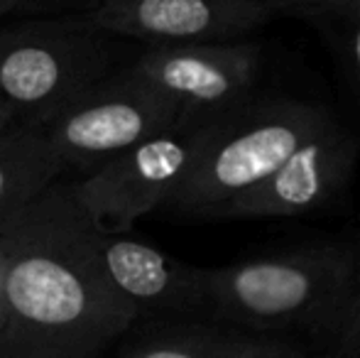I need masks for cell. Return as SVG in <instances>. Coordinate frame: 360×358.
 <instances>
[{
    "mask_svg": "<svg viewBox=\"0 0 360 358\" xmlns=\"http://www.w3.org/2000/svg\"><path fill=\"white\" fill-rule=\"evenodd\" d=\"M62 172L44 130L8 125L0 133V224L32 204Z\"/></svg>",
    "mask_w": 360,
    "mask_h": 358,
    "instance_id": "12",
    "label": "cell"
},
{
    "mask_svg": "<svg viewBox=\"0 0 360 358\" xmlns=\"http://www.w3.org/2000/svg\"><path fill=\"white\" fill-rule=\"evenodd\" d=\"M44 10V5L27 3V0H0V20L8 18V15H30Z\"/></svg>",
    "mask_w": 360,
    "mask_h": 358,
    "instance_id": "16",
    "label": "cell"
},
{
    "mask_svg": "<svg viewBox=\"0 0 360 358\" xmlns=\"http://www.w3.org/2000/svg\"><path fill=\"white\" fill-rule=\"evenodd\" d=\"M323 34H326V39L333 47L346 89L356 96L360 106V25H356V27L323 30Z\"/></svg>",
    "mask_w": 360,
    "mask_h": 358,
    "instance_id": "14",
    "label": "cell"
},
{
    "mask_svg": "<svg viewBox=\"0 0 360 358\" xmlns=\"http://www.w3.org/2000/svg\"><path fill=\"white\" fill-rule=\"evenodd\" d=\"M0 110H3V108H0ZM5 118H8V115H5Z\"/></svg>",
    "mask_w": 360,
    "mask_h": 358,
    "instance_id": "19",
    "label": "cell"
},
{
    "mask_svg": "<svg viewBox=\"0 0 360 358\" xmlns=\"http://www.w3.org/2000/svg\"><path fill=\"white\" fill-rule=\"evenodd\" d=\"M98 260L113 290L138 317H201L206 314V272L143 241L98 231Z\"/></svg>",
    "mask_w": 360,
    "mask_h": 358,
    "instance_id": "10",
    "label": "cell"
},
{
    "mask_svg": "<svg viewBox=\"0 0 360 358\" xmlns=\"http://www.w3.org/2000/svg\"><path fill=\"white\" fill-rule=\"evenodd\" d=\"M262 49L257 42H218L155 47L140 54L130 72L174 101L181 118L216 120L255 98Z\"/></svg>",
    "mask_w": 360,
    "mask_h": 358,
    "instance_id": "7",
    "label": "cell"
},
{
    "mask_svg": "<svg viewBox=\"0 0 360 358\" xmlns=\"http://www.w3.org/2000/svg\"><path fill=\"white\" fill-rule=\"evenodd\" d=\"M319 356L321 358H360V265H358L356 295H353L346 321H343L338 336L331 341V346Z\"/></svg>",
    "mask_w": 360,
    "mask_h": 358,
    "instance_id": "15",
    "label": "cell"
},
{
    "mask_svg": "<svg viewBox=\"0 0 360 358\" xmlns=\"http://www.w3.org/2000/svg\"><path fill=\"white\" fill-rule=\"evenodd\" d=\"M360 140L331 118L257 186L228 201L211 219H297L326 209L346 191Z\"/></svg>",
    "mask_w": 360,
    "mask_h": 358,
    "instance_id": "9",
    "label": "cell"
},
{
    "mask_svg": "<svg viewBox=\"0 0 360 358\" xmlns=\"http://www.w3.org/2000/svg\"><path fill=\"white\" fill-rule=\"evenodd\" d=\"M8 125H10V123H8V118H5V113L0 110V133H3V130L8 128Z\"/></svg>",
    "mask_w": 360,
    "mask_h": 358,
    "instance_id": "18",
    "label": "cell"
},
{
    "mask_svg": "<svg viewBox=\"0 0 360 358\" xmlns=\"http://www.w3.org/2000/svg\"><path fill=\"white\" fill-rule=\"evenodd\" d=\"M179 118L181 110L174 101L125 67L74 101L44 133L64 170L94 172L133 145L169 130Z\"/></svg>",
    "mask_w": 360,
    "mask_h": 358,
    "instance_id": "6",
    "label": "cell"
},
{
    "mask_svg": "<svg viewBox=\"0 0 360 358\" xmlns=\"http://www.w3.org/2000/svg\"><path fill=\"white\" fill-rule=\"evenodd\" d=\"M211 120L179 118L125 153L72 181L81 206L108 234H123L135 221L162 209L194 165Z\"/></svg>",
    "mask_w": 360,
    "mask_h": 358,
    "instance_id": "5",
    "label": "cell"
},
{
    "mask_svg": "<svg viewBox=\"0 0 360 358\" xmlns=\"http://www.w3.org/2000/svg\"><path fill=\"white\" fill-rule=\"evenodd\" d=\"M113 358H309V351L289 336L216 321H160L130 336Z\"/></svg>",
    "mask_w": 360,
    "mask_h": 358,
    "instance_id": "11",
    "label": "cell"
},
{
    "mask_svg": "<svg viewBox=\"0 0 360 358\" xmlns=\"http://www.w3.org/2000/svg\"><path fill=\"white\" fill-rule=\"evenodd\" d=\"M358 265L360 245L319 243L209 268L204 321L250 334H302L323 354L351 309Z\"/></svg>",
    "mask_w": 360,
    "mask_h": 358,
    "instance_id": "2",
    "label": "cell"
},
{
    "mask_svg": "<svg viewBox=\"0 0 360 358\" xmlns=\"http://www.w3.org/2000/svg\"><path fill=\"white\" fill-rule=\"evenodd\" d=\"M110 34L84 18H27L0 30V108L10 125L44 130L110 77Z\"/></svg>",
    "mask_w": 360,
    "mask_h": 358,
    "instance_id": "4",
    "label": "cell"
},
{
    "mask_svg": "<svg viewBox=\"0 0 360 358\" xmlns=\"http://www.w3.org/2000/svg\"><path fill=\"white\" fill-rule=\"evenodd\" d=\"M333 115L297 98H252L209 123L194 165L162 209L211 219L221 206L267 179Z\"/></svg>",
    "mask_w": 360,
    "mask_h": 358,
    "instance_id": "3",
    "label": "cell"
},
{
    "mask_svg": "<svg viewBox=\"0 0 360 358\" xmlns=\"http://www.w3.org/2000/svg\"><path fill=\"white\" fill-rule=\"evenodd\" d=\"M98 231L72 181H54L0 224V358H103L138 324L101 268Z\"/></svg>",
    "mask_w": 360,
    "mask_h": 358,
    "instance_id": "1",
    "label": "cell"
},
{
    "mask_svg": "<svg viewBox=\"0 0 360 358\" xmlns=\"http://www.w3.org/2000/svg\"><path fill=\"white\" fill-rule=\"evenodd\" d=\"M81 18L110 37L155 49L243 42L277 10L275 0H108Z\"/></svg>",
    "mask_w": 360,
    "mask_h": 358,
    "instance_id": "8",
    "label": "cell"
},
{
    "mask_svg": "<svg viewBox=\"0 0 360 358\" xmlns=\"http://www.w3.org/2000/svg\"><path fill=\"white\" fill-rule=\"evenodd\" d=\"M277 18L289 15L294 20H304L321 30L356 27L360 25V0H294L282 3L275 0Z\"/></svg>",
    "mask_w": 360,
    "mask_h": 358,
    "instance_id": "13",
    "label": "cell"
},
{
    "mask_svg": "<svg viewBox=\"0 0 360 358\" xmlns=\"http://www.w3.org/2000/svg\"><path fill=\"white\" fill-rule=\"evenodd\" d=\"M3 277H5V245L0 238V331L5 324V292H3Z\"/></svg>",
    "mask_w": 360,
    "mask_h": 358,
    "instance_id": "17",
    "label": "cell"
}]
</instances>
